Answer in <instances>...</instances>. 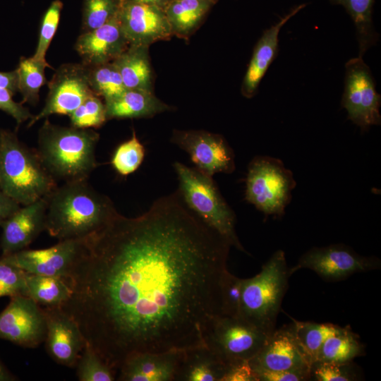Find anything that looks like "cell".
I'll return each instance as SVG.
<instances>
[{
    "label": "cell",
    "instance_id": "f6af8a7d",
    "mask_svg": "<svg viewBox=\"0 0 381 381\" xmlns=\"http://www.w3.org/2000/svg\"><path fill=\"white\" fill-rule=\"evenodd\" d=\"M18 380V377L0 360V381H16Z\"/></svg>",
    "mask_w": 381,
    "mask_h": 381
},
{
    "label": "cell",
    "instance_id": "1f68e13d",
    "mask_svg": "<svg viewBox=\"0 0 381 381\" xmlns=\"http://www.w3.org/2000/svg\"><path fill=\"white\" fill-rule=\"evenodd\" d=\"M76 375L80 381H113L116 370L111 368L87 342L78 359Z\"/></svg>",
    "mask_w": 381,
    "mask_h": 381
},
{
    "label": "cell",
    "instance_id": "603a6c76",
    "mask_svg": "<svg viewBox=\"0 0 381 381\" xmlns=\"http://www.w3.org/2000/svg\"><path fill=\"white\" fill-rule=\"evenodd\" d=\"M230 368L205 345L183 351L175 380L223 381Z\"/></svg>",
    "mask_w": 381,
    "mask_h": 381
},
{
    "label": "cell",
    "instance_id": "2e32d148",
    "mask_svg": "<svg viewBox=\"0 0 381 381\" xmlns=\"http://www.w3.org/2000/svg\"><path fill=\"white\" fill-rule=\"evenodd\" d=\"M42 308L46 318L47 352L57 363L75 367L86 342L78 325L61 306Z\"/></svg>",
    "mask_w": 381,
    "mask_h": 381
},
{
    "label": "cell",
    "instance_id": "74e56055",
    "mask_svg": "<svg viewBox=\"0 0 381 381\" xmlns=\"http://www.w3.org/2000/svg\"><path fill=\"white\" fill-rule=\"evenodd\" d=\"M243 279L225 273L222 284V315L240 318Z\"/></svg>",
    "mask_w": 381,
    "mask_h": 381
},
{
    "label": "cell",
    "instance_id": "d590c367",
    "mask_svg": "<svg viewBox=\"0 0 381 381\" xmlns=\"http://www.w3.org/2000/svg\"><path fill=\"white\" fill-rule=\"evenodd\" d=\"M62 7V2L55 0L52 2L45 12L41 24L36 51L32 56L33 59L40 61H47L45 56L57 30Z\"/></svg>",
    "mask_w": 381,
    "mask_h": 381
},
{
    "label": "cell",
    "instance_id": "ab89813d",
    "mask_svg": "<svg viewBox=\"0 0 381 381\" xmlns=\"http://www.w3.org/2000/svg\"><path fill=\"white\" fill-rule=\"evenodd\" d=\"M13 95L9 90L0 88V109L11 116L18 124H20L30 119L33 115L22 104L16 102L12 99Z\"/></svg>",
    "mask_w": 381,
    "mask_h": 381
},
{
    "label": "cell",
    "instance_id": "7bdbcfd3",
    "mask_svg": "<svg viewBox=\"0 0 381 381\" xmlns=\"http://www.w3.org/2000/svg\"><path fill=\"white\" fill-rule=\"evenodd\" d=\"M20 207L18 203L0 190V224Z\"/></svg>",
    "mask_w": 381,
    "mask_h": 381
},
{
    "label": "cell",
    "instance_id": "ac0fdd59",
    "mask_svg": "<svg viewBox=\"0 0 381 381\" xmlns=\"http://www.w3.org/2000/svg\"><path fill=\"white\" fill-rule=\"evenodd\" d=\"M47 205L44 196L20 207L0 224L2 256L26 249L45 230Z\"/></svg>",
    "mask_w": 381,
    "mask_h": 381
},
{
    "label": "cell",
    "instance_id": "cb8c5ba5",
    "mask_svg": "<svg viewBox=\"0 0 381 381\" xmlns=\"http://www.w3.org/2000/svg\"><path fill=\"white\" fill-rule=\"evenodd\" d=\"M147 46L131 45L114 61L126 89L152 91V75Z\"/></svg>",
    "mask_w": 381,
    "mask_h": 381
},
{
    "label": "cell",
    "instance_id": "60d3db41",
    "mask_svg": "<svg viewBox=\"0 0 381 381\" xmlns=\"http://www.w3.org/2000/svg\"><path fill=\"white\" fill-rule=\"evenodd\" d=\"M257 381H306L310 380V371L306 370H253Z\"/></svg>",
    "mask_w": 381,
    "mask_h": 381
},
{
    "label": "cell",
    "instance_id": "9c48e42d",
    "mask_svg": "<svg viewBox=\"0 0 381 381\" xmlns=\"http://www.w3.org/2000/svg\"><path fill=\"white\" fill-rule=\"evenodd\" d=\"M380 102L381 97L376 91L373 76L363 57L350 59L345 64L341 99L348 119L362 130L380 125Z\"/></svg>",
    "mask_w": 381,
    "mask_h": 381
},
{
    "label": "cell",
    "instance_id": "ffe728a7",
    "mask_svg": "<svg viewBox=\"0 0 381 381\" xmlns=\"http://www.w3.org/2000/svg\"><path fill=\"white\" fill-rule=\"evenodd\" d=\"M184 351L163 353L136 352L128 356L119 369L118 380L172 381Z\"/></svg>",
    "mask_w": 381,
    "mask_h": 381
},
{
    "label": "cell",
    "instance_id": "e575fe53",
    "mask_svg": "<svg viewBox=\"0 0 381 381\" xmlns=\"http://www.w3.org/2000/svg\"><path fill=\"white\" fill-rule=\"evenodd\" d=\"M121 0H84L83 32L96 29L114 18Z\"/></svg>",
    "mask_w": 381,
    "mask_h": 381
},
{
    "label": "cell",
    "instance_id": "f35d334b",
    "mask_svg": "<svg viewBox=\"0 0 381 381\" xmlns=\"http://www.w3.org/2000/svg\"><path fill=\"white\" fill-rule=\"evenodd\" d=\"M27 296L26 272L0 258V298Z\"/></svg>",
    "mask_w": 381,
    "mask_h": 381
},
{
    "label": "cell",
    "instance_id": "b9f144b4",
    "mask_svg": "<svg viewBox=\"0 0 381 381\" xmlns=\"http://www.w3.org/2000/svg\"><path fill=\"white\" fill-rule=\"evenodd\" d=\"M223 381H257V379L248 361H246L231 367Z\"/></svg>",
    "mask_w": 381,
    "mask_h": 381
},
{
    "label": "cell",
    "instance_id": "5bb4252c",
    "mask_svg": "<svg viewBox=\"0 0 381 381\" xmlns=\"http://www.w3.org/2000/svg\"><path fill=\"white\" fill-rule=\"evenodd\" d=\"M85 241L62 240L47 248H26L0 258L27 273L69 279L83 252Z\"/></svg>",
    "mask_w": 381,
    "mask_h": 381
},
{
    "label": "cell",
    "instance_id": "e0dca14e",
    "mask_svg": "<svg viewBox=\"0 0 381 381\" xmlns=\"http://www.w3.org/2000/svg\"><path fill=\"white\" fill-rule=\"evenodd\" d=\"M248 363L253 370L310 371L312 365L298 344L291 324L276 328Z\"/></svg>",
    "mask_w": 381,
    "mask_h": 381
},
{
    "label": "cell",
    "instance_id": "9a60e30c",
    "mask_svg": "<svg viewBox=\"0 0 381 381\" xmlns=\"http://www.w3.org/2000/svg\"><path fill=\"white\" fill-rule=\"evenodd\" d=\"M118 16L129 44L150 47L173 36L164 8L159 6L121 0Z\"/></svg>",
    "mask_w": 381,
    "mask_h": 381
},
{
    "label": "cell",
    "instance_id": "ee69618b",
    "mask_svg": "<svg viewBox=\"0 0 381 381\" xmlns=\"http://www.w3.org/2000/svg\"><path fill=\"white\" fill-rule=\"evenodd\" d=\"M0 88L9 90L13 95L18 90L17 71L0 72Z\"/></svg>",
    "mask_w": 381,
    "mask_h": 381
},
{
    "label": "cell",
    "instance_id": "4316f807",
    "mask_svg": "<svg viewBox=\"0 0 381 381\" xmlns=\"http://www.w3.org/2000/svg\"><path fill=\"white\" fill-rule=\"evenodd\" d=\"M331 4L343 6L356 28L358 43V56H362L366 51L375 45L379 40L373 21L375 0H329Z\"/></svg>",
    "mask_w": 381,
    "mask_h": 381
},
{
    "label": "cell",
    "instance_id": "8fae6325",
    "mask_svg": "<svg viewBox=\"0 0 381 381\" xmlns=\"http://www.w3.org/2000/svg\"><path fill=\"white\" fill-rule=\"evenodd\" d=\"M48 85L45 104L30 119L28 127L52 114L69 116L88 97L95 94L89 85L87 67L83 64L61 65Z\"/></svg>",
    "mask_w": 381,
    "mask_h": 381
},
{
    "label": "cell",
    "instance_id": "6da1fadb",
    "mask_svg": "<svg viewBox=\"0 0 381 381\" xmlns=\"http://www.w3.org/2000/svg\"><path fill=\"white\" fill-rule=\"evenodd\" d=\"M230 247L178 192L161 197L136 217L118 212L85 238L61 307L116 371L133 353L205 345L222 315Z\"/></svg>",
    "mask_w": 381,
    "mask_h": 381
},
{
    "label": "cell",
    "instance_id": "7a4b0ae2",
    "mask_svg": "<svg viewBox=\"0 0 381 381\" xmlns=\"http://www.w3.org/2000/svg\"><path fill=\"white\" fill-rule=\"evenodd\" d=\"M45 197V230L59 241L85 239L118 213L111 200L87 180L64 183Z\"/></svg>",
    "mask_w": 381,
    "mask_h": 381
},
{
    "label": "cell",
    "instance_id": "484cf974",
    "mask_svg": "<svg viewBox=\"0 0 381 381\" xmlns=\"http://www.w3.org/2000/svg\"><path fill=\"white\" fill-rule=\"evenodd\" d=\"M27 296L40 306H61L70 298L69 279L26 272Z\"/></svg>",
    "mask_w": 381,
    "mask_h": 381
},
{
    "label": "cell",
    "instance_id": "d6986e66",
    "mask_svg": "<svg viewBox=\"0 0 381 381\" xmlns=\"http://www.w3.org/2000/svg\"><path fill=\"white\" fill-rule=\"evenodd\" d=\"M128 46L117 13L102 26L83 32L75 47L81 64L90 67L114 61Z\"/></svg>",
    "mask_w": 381,
    "mask_h": 381
},
{
    "label": "cell",
    "instance_id": "52a82bcc",
    "mask_svg": "<svg viewBox=\"0 0 381 381\" xmlns=\"http://www.w3.org/2000/svg\"><path fill=\"white\" fill-rule=\"evenodd\" d=\"M296 185L283 163L269 157H256L249 164L246 198L265 214L282 215Z\"/></svg>",
    "mask_w": 381,
    "mask_h": 381
},
{
    "label": "cell",
    "instance_id": "f1b7e54d",
    "mask_svg": "<svg viewBox=\"0 0 381 381\" xmlns=\"http://www.w3.org/2000/svg\"><path fill=\"white\" fill-rule=\"evenodd\" d=\"M291 319L295 337L311 364L315 361L318 351L325 339L342 329V327L332 323H317L299 321L291 318Z\"/></svg>",
    "mask_w": 381,
    "mask_h": 381
},
{
    "label": "cell",
    "instance_id": "4fadbf2b",
    "mask_svg": "<svg viewBox=\"0 0 381 381\" xmlns=\"http://www.w3.org/2000/svg\"><path fill=\"white\" fill-rule=\"evenodd\" d=\"M171 140L186 151L195 169L206 176L230 174L235 169L234 152L221 135L200 130H174Z\"/></svg>",
    "mask_w": 381,
    "mask_h": 381
},
{
    "label": "cell",
    "instance_id": "5b68a950",
    "mask_svg": "<svg viewBox=\"0 0 381 381\" xmlns=\"http://www.w3.org/2000/svg\"><path fill=\"white\" fill-rule=\"evenodd\" d=\"M290 277L284 252L275 251L258 274L243 279L240 318L270 336L276 329Z\"/></svg>",
    "mask_w": 381,
    "mask_h": 381
},
{
    "label": "cell",
    "instance_id": "277c9868",
    "mask_svg": "<svg viewBox=\"0 0 381 381\" xmlns=\"http://www.w3.org/2000/svg\"><path fill=\"white\" fill-rule=\"evenodd\" d=\"M56 181L42 164L36 150L22 143L16 135L0 131V189L20 205L49 194Z\"/></svg>",
    "mask_w": 381,
    "mask_h": 381
},
{
    "label": "cell",
    "instance_id": "3957f363",
    "mask_svg": "<svg viewBox=\"0 0 381 381\" xmlns=\"http://www.w3.org/2000/svg\"><path fill=\"white\" fill-rule=\"evenodd\" d=\"M99 134L91 128L61 126L47 118L38 132L37 154L56 181L87 180L97 166L95 150Z\"/></svg>",
    "mask_w": 381,
    "mask_h": 381
},
{
    "label": "cell",
    "instance_id": "836d02e7",
    "mask_svg": "<svg viewBox=\"0 0 381 381\" xmlns=\"http://www.w3.org/2000/svg\"><path fill=\"white\" fill-rule=\"evenodd\" d=\"M69 117L71 126L85 129L99 128L107 121L104 103L95 94L88 97Z\"/></svg>",
    "mask_w": 381,
    "mask_h": 381
},
{
    "label": "cell",
    "instance_id": "ba28073f",
    "mask_svg": "<svg viewBox=\"0 0 381 381\" xmlns=\"http://www.w3.org/2000/svg\"><path fill=\"white\" fill-rule=\"evenodd\" d=\"M268 337L241 318L219 315L208 332L205 344L231 368L252 359Z\"/></svg>",
    "mask_w": 381,
    "mask_h": 381
},
{
    "label": "cell",
    "instance_id": "d6a6232c",
    "mask_svg": "<svg viewBox=\"0 0 381 381\" xmlns=\"http://www.w3.org/2000/svg\"><path fill=\"white\" fill-rule=\"evenodd\" d=\"M145 155V147L133 130L131 138L120 144L114 150L111 164L116 173L126 176L140 167Z\"/></svg>",
    "mask_w": 381,
    "mask_h": 381
},
{
    "label": "cell",
    "instance_id": "30bf717a",
    "mask_svg": "<svg viewBox=\"0 0 381 381\" xmlns=\"http://www.w3.org/2000/svg\"><path fill=\"white\" fill-rule=\"evenodd\" d=\"M380 267L378 258L363 256L345 245L334 244L310 249L289 267V273L291 276L301 269H309L327 282H338Z\"/></svg>",
    "mask_w": 381,
    "mask_h": 381
},
{
    "label": "cell",
    "instance_id": "8992f818",
    "mask_svg": "<svg viewBox=\"0 0 381 381\" xmlns=\"http://www.w3.org/2000/svg\"><path fill=\"white\" fill-rule=\"evenodd\" d=\"M179 181L178 193L186 206L231 245L248 253L236 233V217L221 195L213 177L196 169L175 162Z\"/></svg>",
    "mask_w": 381,
    "mask_h": 381
},
{
    "label": "cell",
    "instance_id": "7402d4cb",
    "mask_svg": "<svg viewBox=\"0 0 381 381\" xmlns=\"http://www.w3.org/2000/svg\"><path fill=\"white\" fill-rule=\"evenodd\" d=\"M104 105L107 120L152 117L171 109L152 91L138 89H127L119 97L104 101Z\"/></svg>",
    "mask_w": 381,
    "mask_h": 381
},
{
    "label": "cell",
    "instance_id": "44dd1931",
    "mask_svg": "<svg viewBox=\"0 0 381 381\" xmlns=\"http://www.w3.org/2000/svg\"><path fill=\"white\" fill-rule=\"evenodd\" d=\"M306 6L303 4L294 7L277 23L263 32L253 49L242 82L241 90L244 97L251 98L256 94L262 78L277 55L281 29Z\"/></svg>",
    "mask_w": 381,
    "mask_h": 381
},
{
    "label": "cell",
    "instance_id": "7c38bea8",
    "mask_svg": "<svg viewBox=\"0 0 381 381\" xmlns=\"http://www.w3.org/2000/svg\"><path fill=\"white\" fill-rule=\"evenodd\" d=\"M0 313V339L23 348L35 349L44 342L47 333L44 310L26 296L10 297Z\"/></svg>",
    "mask_w": 381,
    "mask_h": 381
},
{
    "label": "cell",
    "instance_id": "4dcf8cb0",
    "mask_svg": "<svg viewBox=\"0 0 381 381\" xmlns=\"http://www.w3.org/2000/svg\"><path fill=\"white\" fill-rule=\"evenodd\" d=\"M87 69L91 90L104 101L116 98L127 90L113 62L87 67Z\"/></svg>",
    "mask_w": 381,
    "mask_h": 381
},
{
    "label": "cell",
    "instance_id": "f546056e",
    "mask_svg": "<svg viewBox=\"0 0 381 381\" xmlns=\"http://www.w3.org/2000/svg\"><path fill=\"white\" fill-rule=\"evenodd\" d=\"M51 67L47 61H40L30 58L20 59L18 73V91L23 96V102L32 104L39 100V92L42 85L46 83L44 70Z\"/></svg>",
    "mask_w": 381,
    "mask_h": 381
},
{
    "label": "cell",
    "instance_id": "7dc6e473",
    "mask_svg": "<svg viewBox=\"0 0 381 381\" xmlns=\"http://www.w3.org/2000/svg\"><path fill=\"white\" fill-rule=\"evenodd\" d=\"M210 1H212V2H213V1H214V0H210Z\"/></svg>",
    "mask_w": 381,
    "mask_h": 381
},
{
    "label": "cell",
    "instance_id": "83f0119b",
    "mask_svg": "<svg viewBox=\"0 0 381 381\" xmlns=\"http://www.w3.org/2000/svg\"><path fill=\"white\" fill-rule=\"evenodd\" d=\"M363 353V345L358 336L349 326L342 327L339 332L325 339L315 362L349 363Z\"/></svg>",
    "mask_w": 381,
    "mask_h": 381
},
{
    "label": "cell",
    "instance_id": "8d00e7d4",
    "mask_svg": "<svg viewBox=\"0 0 381 381\" xmlns=\"http://www.w3.org/2000/svg\"><path fill=\"white\" fill-rule=\"evenodd\" d=\"M310 380L315 381H355L360 376L352 362L339 363L314 362L310 367Z\"/></svg>",
    "mask_w": 381,
    "mask_h": 381
},
{
    "label": "cell",
    "instance_id": "bcb514c9",
    "mask_svg": "<svg viewBox=\"0 0 381 381\" xmlns=\"http://www.w3.org/2000/svg\"><path fill=\"white\" fill-rule=\"evenodd\" d=\"M126 1L144 4H148V5H155V6H157L164 8L171 0H126Z\"/></svg>",
    "mask_w": 381,
    "mask_h": 381
},
{
    "label": "cell",
    "instance_id": "d4e9b609",
    "mask_svg": "<svg viewBox=\"0 0 381 381\" xmlns=\"http://www.w3.org/2000/svg\"><path fill=\"white\" fill-rule=\"evenodd\" d=\"M212 1L171 0L164 8L172 35L186 37L199 25Z\"/></svg>",
    "mask_w": 381,
    "mask_h": 381
}]
</instances>
